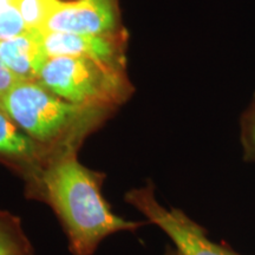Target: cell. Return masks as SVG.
I'll use <instances>...</instances> for the list:
<instances>
[{
  "label": "cell",
  "instance_id": "cell-10",
  "mask_svg": "<svg viewBox=\"0 0 255 255\" xmlns=\"http://www.w3.org/2000/svg\"><path fill=\"white\" fill-rule=\"evenodd\" d=\"M60 0H20L19 12L27 31H41Z\"/></svg>",
  "mask_w": 255,
  "mask_h": 255
},
{
  "label": "cell",
  "instance_id": "cell-1",
  "mask_svg": "<svg viewBox=\"0 0 255 255\" xmlns=\"http://www.w3.org/2000/svg\"><path fill=\"white\" fill-rule=\"evenodd\" d=\"M105 175L82 164L77 150L57 152L25 181L27 199L53 210L65 232L72 255H92L115 233L135 232L148 221H131L115 214L103 195Z\"/></svg>",
  "mask_w": 255,
  "mask_h": 255
},
{
  "label": "cell",
  "instance_id": "cell-6",
  "mask_svg": "<svg viewBox=\"0 0 255 255\" xmlns=\"http://www.w3.org/2000/svg\"><path fill=\"white\" fill-rule=\"evenodd\" d=\"M50 57H79L119 70L121 55L120 38L114 33L77 34L55 31H37Z\"/></svg>",
  "mask_w": 255,
  "mask_h": 255
},
{
  "label": "cell",
  "instance_id": "cell-11",
  "mask_svg": "<svg viewBox=\"0 0 255 255\" xmlns=\"http://www.w3.org/2000/svg\"><path fill=\"white\" fill-rule=\"evenodd\" d=\"M19 1L20 0H0V39L1 40L28 32L19 12Z\"/></svg>",
  "mask_w": 255,
  "mask_h": 255
},
{
  "label": "cell",
  "instance_id": "cell-14",
  "mask_svg": "<svg viewBox=\"0 0 255 255\" xmlns=\"http://www.w3.org/2000/svg\"><path fill=\"white\" fill-rule=\"evenodd\" d=\"M164 255H181V253H180V252H178L175 247L168 246L167 248H165Z\"/></svg>",
  "mask_w": 255,
  "mask_h": 255
},
{
  "label": "cell",
  "instance_id": "cell-15",
  "mask_svg": "<svg viewBox=\"0 0 255 255\" xmlns=\"http://www.w3.org/2000/svg\"><path fill=\"white\" fill-rule=\"evenodd\" d=\"M0 43H1V39H0Z\"/></svg>",
  "mask_w": 255,
  "mask_h": 255
},
{
  "label": "cell",
  "instance_id": "cell-3",
  "mask_svg": "<svg viewBox=\"0 0 255 255\" xmlns=\"http://www.w3.org/2000/svg\"><path fill=\"white\" fill-rule=\"evenodd\" d=\"M38 82L63 100L87 107L110 110L127 96L119 70L79 57H51Z\"/></svg>",
  "mask_w": 255,
  "mask_h": 255
},
{
  "label": "cell",
  "instance_id": "cell-2",
  "mask_svg": "<svg viewBox=\"0 0 255 255\" xmlns=\"http://www.w3.org/2000/svg\"><path fill=\"white\" fill-rule=\"evenodd\" d=\"M0 109L53 154L76 149L109 109L71 103L38 81H20L1 102Z\"/></svg>",
  "mask_w": 255,
  "mask_h": 255
},
{
  "label": "cell",
  "instance_id": "cell-5",
  "mask_svg": "<svg viewBox=\"0 0 255 255\" xmlns=\"http://www.w3.org/2000/svg\"><path fill=\"white\" fill-rule=\"evenodd\" d=\"M117 25V0H60L41 31L107 34L114 33Z\"/></svg>",
  "mask_w": 255,
  "mask_h": 255
},
{
  "label": "cell",
  "instance_id": "cell-7",
  "mask_svg": "<svg viewBox=\"0 0 255 255\" xmlns=\"http://www.w3.org/2000/svg\"><path fill=\"white\" fill-rule=\"evenodd\" d=\"M0 109V162L27 181L53 156Z\"/></svg>",
  "mask_w": 255,
  "mask_h": 255
},
{
  "label": "cell",
  "instance_id": "cell-8",
  "mask_svg": "<svg viewBox=\"0 0 255 255\" xmlns=\"http://www.w3.org/2000/svg\"><path fill=\"white\" fill-rule=\"evenodd\" d=\"M49 58L37 31L0 43V60L20 81H38Z\"/></svg>",
  "mask_w": 255,
  "mask_h": 255
},
{
  "label": "cell",
  "instance_id": "cell-9",
  "mask_svg": "<svg viewBox=\"0 0 255 255\" xmlns=\"http://www.w3.org/2000/svg\"><path fill=\"white\" fill-rule=\"evenodd\" d=\"M0 255H34L20 219L0 209Z\"/></svg>",
  "mask_w": 255,
  "mask_h": 255
},
{
  "label": "cell",
  "instance_id": "cell-13",
  "mask_svg": "<svg viewBox=\"0 0 255 255\" xmlns=\"http://www.w3.org/2000/svg\"><path fill=\"white\" fill-rule=\"evenodd\" d=\"M18 82H20V79L9 71L4 65V63L0 60V107H1V102L5 96Z\"/></svg>",
  "mask_w": 255,
  "mask_h": 255
},
{
  "label": "cell",
  "instance_id": "cell-12",
  "mask_svg": "<svg viewBox=\"0 0 255 255\" xmlns=\"http://www.w3.org/2000/svg\"><path fill=\"white\" fill-rule=\"evenodd\" d=\"M240 141L246 162L255 163V92L240 119Z\"/></svg>",
  "mask_w": 255,
  "mask_h": 255
},
{
  "label": "cell",
  "instance_id": "cell-4",
  "mask_svg": "<svg viewBox=\"0 0 255 255\" xmlns=\"http://www.w3.org/2000/svg\"><path fill=\"white\" fill-rule=\"evenodd\" d=\"M155 188L148 182L127 191L124 200L170 239L181 255H240L226 245L214 242L202 226L177 208H167L156 199Z\"/></svg>",
  "mask_w": 255,
  "mask_h": 255
}]
</instances>
